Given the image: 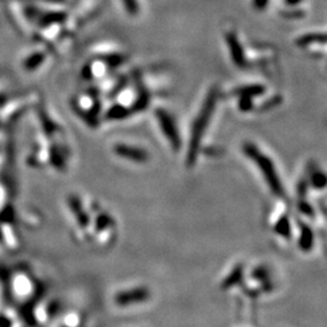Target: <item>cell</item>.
I'll use <instances>...</instances> for the list:
<instances>
[{
  "label": "cell",
  "instance_id": "1",
  "mask_svg": "<svg viewBox=\"0 0 327 327\" xmlns=\"http://www.w3.org/2000/svg\"><path fill=\"white\" fill-rule=\"evenodd\" d=\"M216 102H217V90L212 89L210 91V94L207 95L206 100H205L201 109H200L198 117H196V119L193 124V129H191V135H190L189 149H188V164H189V165H193V164L195 163L202 136H204L205 130H206V126L208 125V123H210L213 112H215Z\"/></svg>",
  "mask_w": 327,
  "mask_h": 327
},
{
  "label": "cell",
  "instance_id": "2",
  "mask_svg": "<svg viewBox=\"0 0 327 327\" xmlns=\"http://www.w3.org/2000/svg\"><path fill=\"white\" fill-rule=\"evenodd\" d=\"M242 149H244V153L258 166L273 193L276 194V195H283V183H281L280 178H279L278 171L275 170V166L272 160L267 155L262 153L258 149V147L252 145V143H245Z\"/></svg>",
  "mask_w": 327,
  "mask_h": 327
},
{
  "label": "cell",
  "instance_id": "3",
  "mask_svg": "<svg viewBox=\"0 0 327 327\" xmlns=\"http://www.w3.org/2000/svg\"><path fill=\"white\" fill-rule=\"evenodd\" d=\"M157 115H158V119H159V123L162 124L163 126L164 134L166 135V137H167V140L170 141V143L172 145L173 148L178 149L179 146H181V140H179V135L178 132H177L176 125H174L173 120L171 119V117L167 114V113L164 111H159Z\"/></svg>",
  "mask_w": 327,
  "mask_h": 327
},
{
  "label": "cell",
  "instance_id": "4",
  "mask_svg": "<svg viewBox=\"0 0 327 327\" xmlns=\"http://www.w3.org/2000/svg\"><path fill=\"white\" fill-rule=\"evenodd\" d=\"M149 298V292L147 289L138 287V289L130 290V291L119 293L115 298L117 303L119 306H129V304H135L138 302L147 301Z\"/></svg>",
  "mask_w": 327,
  "mask_h": 327
},
{
  "label": "cell",
  "instance_id": "5",
  "mask_svg": "<svg viewBox=\"0 0 327 327\" xmlns=\"http://www.w3.org/2000/svg\"><path fill=\"white\" fill-rule=\"evenodd\" d=\"M225 39H227V44L230 49V56H232L233 62L238 67H244L246 64V58H245L244 50L239 43V39L234 33H228Z\"/></svg>",
  "mask_w": 327,
  "mask_h": 327
},
{
  "label": "cell",
  "instance_id": "6",
  "mask_svg": "<svg viewBox=\"0 0 327 327\" xmlns=\"http://www.w3.org/2000/svg\"><path fill=\"white\" fill-rule=\"evenodd\" d=\"M313 244H314V234L312 229L306 224H301L300 247L303 251H309L313 247Z\"/></svg>",
  "mask_w": 327,
  "mask_h": 327
},
{
  "label": "cell",
  "instance_id": "7",
  "mask_svg": "<svg viewBox=\"0 0 327 327\" xmlns=\"http://www.w3.org/2000/svg\"><path fill=\"white\" fill-rule=\"evenodd\" d=\"M242 279V267L238 266L233 269V272L230 273V275L223 281V287L225 289H229V287L236 285Z\"/></svg>",
  "mask_w": 327,
  "mask_h": 327
},
{
  "label": "cell",
  "instance_id": "8",
  "mask_svg": "<svg viewBox=\"0 0 327 327\" xmlns=\"http://www.w3.org/2000/svg\"><path fill=\"white\" fill-rule=\"evenodd\" d=\"M264 92V87L261 85H251V86H245L239 89L236 91V94H239L240 96H246V97H255V96H259Z\"/></svg>",
  "mask_w": 327,
  "mask_h": 327
},
{
  "label": "cell",
  "instance_id": "9",
  "mask_svg": "<svg viewBox=\"0 0 327 327\" xmlns=\"http://www.w3.org/2000/svg\"><path fill=\"white\" fill-rule=\"evenodd\" d=\"M275 232L281 235L283 238H290V234H291V227H290V222L287 218H281L278 222L275 227Z\"/></svg>",
  "mask_w": 327,
  "mask_h": 327
},
{
  "label": "cell",
  "instance_id": "10",
  "mask_svg": "<svg viewBox=\"0 0 327 327\" xmlns=\"http://www.w3.org/2000/svg\"><path fill=\"white\" fill-rule=\"evenodd\" d=\"M312 184L314 188L321 189L325 188L327 185V174L321 172V171H317L312 174Z\"/></svg>",
  "mask_w": 327,
  "mask_h": 327
},
{
  "label": "cell",
  "instance_id": "11",
  "mask_svg": "<svg viewBox=\"0 0 327 327\" xmlns=\"http://www.w3.org/2000/svg\"><path fill=\"white\" fill-rule=\"evenodd\" d=\"M327 35H304L298 40L300 45H308L312 43H326Z\"/></svg>",
  "mask_w": 327,
  "mask_h": 327
},
{
  "label": "cell",
  "instance_id": "12",
  "mask_svg": "<svg viewBox=\"0 0 327 327\" xmlns=\"http://www.w3.org/2000/svg\"><path fill=\"white\" fill-rule=\"evenodd\" d=\"M239 107H240L241 111L246 112L250 111L252 108V100L250 97H246V96H241V100L239 102Z\"/></svg>",
  "mask_w": 327,
  "mask_h": 327
},
{
  "label": "cell",
  "instance_id": "13",
  "mask_svg": "<svg viewBox=\"0 0 327 327\" xmlns=\"http://www.w3.org/2000/svg\"><path fill=\"white\" fill-rule=\"evenodd\" d=\"M123 1H124V5H125V7L128 9L130 13H132V15L137 13L138 5H137L136 0H123Z\"/></svg>",
  "mask_w": 327,
  "mask_h": 327
},
{
  "label": "cell",
  "instance_id": "14",
  "mask_svg": "<svg viewBox=\"0 0 327 327\" xmlns=\"http://www.w3.org/2000/svg\"><path fill=\"white\" fill-rule=\"evenodd\" d=\"M253 278L258 279V280H262V279H267L268 278V272L264 268H257V269L253 272Z\"/></svg>",
  "mask_w": 327,
  "mask_h": 327
},
{
  "label": "cell",
  "instance_id": "15",
  "mask_svg": "<svg viewBox=\"0 0 327 327\" xmlns=\"http://www.w3.org/2000/svg\"><path fill=\"white\" fill-rule=\"evenodd\" d=\"M268 5V0H253V6L258 10H263Z\"/></svg>",
  "mask_w": 327,
  "mask_h": 327
},
{
  "label": "cell",
  "instance_id": "16",
  "mask_svg": "<svg viewBox=\"0 0 327 327\" xmlns=\"http://www.w3.org/2000/svg\"><path fill=\"white\" fill-rule=\"evenodd\" d=\"M300 208H301L302 211H303L304 213H307V215H312V213H313L312 208L309 207L308 204H304V202H301V204H300Z\"/></svg>",
  "mask_w": 327,
  "mask_h": 327
},
{
  "label": "cell",
  "instance_id": "17",
  "mask_svg": "<svg viewBox=\"0 0 327 327\" xmlns=\"http://www.w3.org/2000/svg\"><path fill=\"white\" fill-rule=\"evenodd\" d=\"M285 1H286L287 4H290V5H295V4H298L301 0H285Z\"/></svg>",
  "mask_w": 327,
  "mask_h": 327
}]
</instances>
